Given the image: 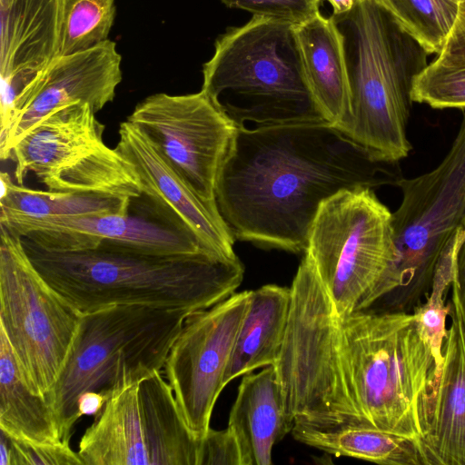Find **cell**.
Masks as SVG:
<instances>
[{"label":"cell","mask_w":465,"mask_h":465,"mask_svg":"<svg viewBox=\"0 0 465 465\" xmlns=\"http://www.w3.org/2000/svg\"><path fill=\"white\" fill-rule=\"evenodd\" d=\"M191 312L119 305L82 316L69 357L45 396L62 440L70 442L80 419L77 401L88 391L109 395L163 370L169 351Z\"/></svg>","instance_id":"8992f818"},{"label":"cell","mask_w":465,"mask_h":465,"mask_svg":"<svg viewBox=\"0 0 465 465\" xmlns=\"http://www.w3.org/2000/svg\"><path fill=\"white\" fill-rule=\"evenodd\" d=\"M201 442L161 370L113 391L77 453L83 465H199Z\"/></svg>","instance_id":"8fae6325"},{"label":"cell","mask_w":465,"mask_h":465,"mask_svg":"<svg viewBox=\"0 0 465 465\" xmlns=\"http://www.w3.org/2000/svg\"><path fill=\"white\" fill-rule=\"evenodd\" d=\"M292 433L301 443L335 456L386 465H428L420 442L365 424L316 428L294 422Z\"/></svg>","instance_id":"603a6c76"},{"label":"cell","mask_w":465,"mask_h":465,"mask_svg":"<svg viewBox=\"0 0 465 465\" xmlns=\"http://www.w3.org/2000/svg\"><path fill=\"white\" fill-rule=\"evenodd\" d=\"M438 61L465 64V0H460L454 25Z\"/></svg>","instance_id":"d6a6232c"},{"label":"cell","mask_w":465,"mask_h":465,"mask_svg":"<svg viewBox=\"0 0 465 465\" xmlns=\"http://www.w3.org/2000/svg\"><path fill=\"white\" fill-rule=\"evenodd\" d=\"M451 303L441 372L421 440L428 465H465V331L454 291Z\"/></svg>","instance_id":"d6986e66"},{"label":"cell","mask_w":465,"mask_h":465,"mask_svg":"<svg viewBox=\"0 0 465 465\" xmlns=\"http://www.w3.org/2000/svg\"><path fill=\"white\" fill-rule=\"evenodd\" d=\"M12 0H0V7H7L11 4Z\"/></svg>","instance_id":"74e56055"},{"label":"cell","mask_w":465,"mask_h":465,"mask_svg":"<svg viewBox=\"0 0 465 465\" xmlns=\"http://www.w3.org/2000/svg\"><path fill=\"white\" fill-rule=\"evenodd\" d=\"M333 328L361 422L421 444L440 374L413 313L334 311Z\"/></svg>","instance_id":"3957f363"},{"label":"cell","mask_w":465,"mask_h":465,"mask_svg":"<svg viewBox=\"0 0 465 465\" xmlns=\"http://www.w3.org/2000/svg\"><path fill=\"white\" fill-rule=\"evenodd\" d=\"M21 240L41 276L82 315L119 305L193 313L230 297L244 275L238 257L204 252L155 254L106 241L94 249L56 252Z\"/></svg>","instance_id":"7a4b0ae2"},{"label":"cell","mask_w":465,"mask_h":465,"mask_svg":"<svg viewBox=\"0 0 465 465\" xmlns=\"http://www.w3.org/2000/svg\"><path fill=\"white\" fill-rule=\"evenodd\" d=\"M251 291L188 315L166 359L163 372L181 413L199 439L210 429L215 402L247 309Z\"/></svg>","instance_id":"5bb4252c"},{"label":"cell","mask_w":465,"mask_h":465,"mask_svg":"<svg viewBox=\"0 0 465 465\" xmlns=\"http://www.w3.org/2000/svg\"><path fill=\"white\" fill-rule=\"evenodd\" d=\"M0 217L41 219L129 212L132 199L108 194L40 191L15 183L1 172ZM134 199V198H133Z\"/></svg>","instance_id":"d4e9b609"},{"label":"cell","mask_w":465,"mask_h":465,"mask_svg":"<svg viewBox=\"0 0 465 465\" xmlns=\"http://www.w3.org/2000/svg\"><path fill=\"white\" fill-rule=\"evenodd\" d=\"M398 163L372 154L325 121L240 126L216 186L234 239L305 252L322 203L340 191L398 185Z\"/></svg>","instance_id":"6da1fadb"},{"label":"cell","mask_w":465,"mask_h":465,"mask_svg":"<svg viewBox=\"0 0 465 465\" xmlns=\"http://www.w3.org/2000/svg\"><path fill=\"white\" fill-rule=\"evenodd\" d=\"M452 291L457 293L465 331V215L452 248Z\"/></svg>","instance_id":"836d02e7"},{"label":"cell","mask_w":465,"mask_h":465,"mask_svg":"<svg viewBox=\"0 0 465 465\" xmlns=\"http://www.w3.org/2000/svg\"><path fill=\"white\" fill-rule=\"evenodd\" d=\"M0 465H13L12 439L0 430Z\"/></svg>","instance_id":"d590c367"},{"label":"cell","mask_w":465,"mask_h":465,"mask_svg":"<svg viewBox=\"0 0 465 465\" xmlns=\"http://www.w3.org/2000/svg\"><path fill=\"white\" fill-rule=\"evenodd\" d=\"M126 120L146 135L200 199L217 206L218 179L240 126L202 90L182 95L152 94Z\"/></svg>","instance_id":"4fadbf2b"},{"label":"cell","mask_w":465,"mask_h":465,"mask_svg":"<svg viewBox=\"0 0 465 465\" xmlns=\"http://www.w3.org/2000/svg\"><path fill=\"white\" fill-rule=\"evenodd\" d=\"M294 28L312 96L324 121L341 131L351 114L341 35L320 12Z\"/></svg>","instance_id":"44dd1931"},{"label":"cell","mask_w":465,"mask_h":465,"mask_svg":"<svg viewBox=\"0 0 465 465\" xmlns=\"http://www.w3.org/2000/svg\"><path fill=\"white\" fill-rule=\"evenodd\" d=\"M0 228V329L26 385L45 397L65 365L83 315L37 272L21 237Z\"/></svg>","instance_id":"7c38bea8"},{"label":"cell","mask_w":465,"mask_h":465,"mask_svg":"<svg viewBox=\"0 0 465 465\" xmlns=\"http://www.w3.org/2000/svg\"><path fill=\"white\" fill-rule=\"evenodd\" d=\"M116 149L134 166L143 194L185 224L209 253L236 258L234 237L218 207L200 199L146 135L128 120L118 130Z\"/></svg>","instance_id":"ac0fdd59"},{"label":"cell","mask_w":465,"mask_h":465,"mask_svg":"<svg viewBox=\"0 0 465 465\" xmlns=\"http://www.w3.org/2000/svg\"><path fill=\"white\" fill-rule=\"evenodd\" d=\"M446 294L442 291L431 289L427 298L412 311L419 331L431 349L440 374L448 334L447 318L452 310L451 301L445 303Z\"/></svg>","instance_id":"f1b7e54d"},{"label":"cell","mask_w":465,"mask_h":465,"mask_svg":"<svg viewBox=\"0 0 465 465\" xmlns=\"http://www.w3.org/2000/svg\"><path fill=\"white\" fill-rule=\"evenodd\" d=\"M228 7L243 9L253 15L302 24L319 13L322 0H222Z\"/></svg>","instance_id":"f546056e"},{"label":"cell","mask_w":465,"mask_h":465,"mask_svg":"<svg viewBox=\"0 0 465 465\" xmlns=\"http://www.w3.org/2000/svg\"><path fill=\"white\" fill-rule=\"evenodd\" d=\"M64 0H12L1 8L0 114L60 56Z\"/></svg>","instance_id":"e0dca14e"},{"label":"cell","mask_w":465,"mask_h":465,"mask_svg":"<svg viewBox=\"0 0 465 465\" xmlns=\"http://www.w3.org/2000/svg\"><path fill=\"white\" fill-rule=\"evenodd\" d=\"M115 0H64L60 55L94 47L108 40Z\"/></svg>","instance_id":"4316f807"},{"label":"cell","mask_w":465,"mask_h":465,"mask_svg":"<svg viewBox=\"0 0 465 465\" xmlns=\"http://www.w3.org/2000/svg\"><path fill=\"white\" fill-rule=\"evenodd\" d=\"M331 17L341 35L351 92V114L341 132L376 160L399 163L411 150V89L429 54L374 0H355Z\"/></svg>","instance_id":"277c9868"},{"label":"cell","mask_w":465,"mask_h":465,"mask_svg":"<svg viewBox=\"0 0 465 465\" xmlns=\"http://www.w3.org/2000/svg\"><path fill=\"white\" fill-rule=\"evenodd\" d=\"M429 54H440L458 14L460 0H374Z\"/></svg>","instance_id":"484cf974"},{"label":"cell","mask_w":465,"mask_h":465,"mask_svg":"<svg viewBox=\"0 0 465 465\" xmlns=\"http://www.w3.org/2000/svg\"><path fill=\"white\" fill-rule=\"evenodd\" d=\"M304 253L340 317L367 310L401 285L392 213L370 187L340 191L322 203Z\"/></svg>","instance_id":"52a82bcc"},{"label":"cell","mask_w":465,"mask_h":465,"mask_svg":"<svg viewBox=\"0 0 465 465\" xmlns=\"http://www.w3.org/2000/svg\"><path fill=\"white\" fill-rule=\"evenodd\" d=\"M13 465H83L70 443L32 444L13 438Z\"/></svg>","instance_id":"4dcf8cb0"},{"label":"cell","mask_w":465,"mask_h":465,"mask_svg":"<svg viewBox=\"0 0 465 465\" xmlns=\"http://www.w3.org/2000/svg\"><path fill=\"white\" fill-rule=\"evenodd\" d=\"M333 8L332 15L346 13L351 9L355 0H328Z\"/></svg>","instance_id":"8d00e7d4"},{"label":"cell","mask_w":465,"mask_h":465,"mask_svg":"<svg viewBox=\"0 0 465 465\" xmlns=\"http://www.w3.org/2000/svg\"><path fill=\"white\" fill-rule=\"evenodd\" d=\"M292 302L291 287L266 284L251 291L224 379L274 365L284 341Z\"/></svg>","instance_id":"7402d4cb"},{"label":"cell","mask_w":465,"mask_h":465,"mask_svg":"<svg viewBox=\"0 0 465 465\" xmlns=\"http://www.w3.org/2000/svg\"><path fill=\"white\" fill-rule=\"evenodd\" d=\"M203 74L202 91L238 126L324 121L291 23L253 15L229 28Z\"/></svg>","instance_id":"5b68a950"},{"label":"cell","mask_w":465,"mask_h":465,"mask_svg":"<svg viewBox=\"0 0 465 465\" xmlns=\"http://www.w3.org/2000/svg\"><path fill=\"white\" fill-rule=\"evenodd\" d=\"M199 465H242L238 440L229 427L208 430L202 438Z\"/></svg>","instance_id":"1f68e13d"},{"label":"cell","mask_w":465,"mask_h":465,"mask_svg":"<svg viewBox=\"0 0 465 465\" xmlns=\"http://www.w3.org/2000/svg\"><path fill=\"white\" fill-rule=\"evenodd\" d=\"M242 465H270L274 444L292 431L273 366L245 375L229 416Z\"/></svg>","instance_id":"ffe728a7"},{"label":"cell","mask_w":465,"mask_h":465,"mask_svg":"<svg viewBox=\"0 0 465 465\" xmlns=\"http://www.w3.org/2000/svg\"><path fill=\"white\" fill-rule=\"evenodd\" d=\"M95 114L75 103L36 124L12 149L16 183L32 173L48 191L140 197L134 164L104 143V124Z\"/></svg>","instance_id":"30bf717a"},{"label":"cell","mask_w":465,"mask_h":465,"mask_svg":"<svg viewBox=\"0 0 465 465\" xmlns=\"http://www.w3.org/2000/svg\"><path fill=\"white\" fill-rule=\"evenodd\" d=\"M411 99L435 109H465V64H428L414 78Z\"/></svg>","instance_id":"83f0119b"},{"label":"cell","mask_w":465,"mask_h":465,"mask_svg":"<svg viewBox=\"0 0 465 465\" xmlns=\"http://www.w3.org/2000/svg\"><path fill=\"white\" fill-rule=\"evenodd\" d=\"M121 62L110 39L56 57L17 98L8 133L0 142L1 159H10L13 147L52 112L82 103L97 113L112 102L123 77Z\"/></svg>","instance_id":"9a60e30c"},{"label":"cell","mask_w":465,"mask_h":465,"mask_svg":"<svg viewBox=\"0 0 465 465\" xmlns=\"http://www.w3.org/2000/svg\"><path fill=\"white\" fill-rule=\"evenodd\" d=\"M0 226L20 237L38 230L77 232L97 243L106 241L155 254L208 252L186 225L144 194L132 199L126 213L41 219L0 217Z\"/></svg>","instance_id":"2e32d148"},{"label":"cell","mask_w":465,"mask_h":465,"mask_svg":"<svg viewBox=\"0 0 465 465\" xmlns=\"http://www.w3.org/2000/svg\"><path fill=\"white\" fill-rule=\"evenodd\" d=\"M0 430L32 444L64 441L45 397L26 385L8 339L0 329Z\"/></svg>","instance_id":"cb8c5ba5"},{"label":"cell","mask_w":465,"mask_h":465,"mask_svg":"<svg viewBox=\"0 0 465 465\" xmlns=\"http://www.w3.org/2000/svg\"><path fill=\"white\" fill-rule=\"evenodd\" d=\"M398 186L402 202L392 227L401 285L386 296V311L412 312L430 294L465 215V115L442 162L418 177H402Z\"/></svg>","instance_id":"9c48e42d"},{"label":"cell","mask_w":465,"mask_h":465,"mask_svg":"<svg viewBox=\"0 0 465 465\" xmlns=\"http://www.w3.org/2000/svg\"><path fill=\"white\" fill-rule=\"evenodd\" d=\"M108 396L102 392L88 391L83 393L77 401L79 418L83 416H95L104 408Z\"/></svg>","instance_id":"e575fe53"},{"label":"cell","mask_w":465,"mask_h":465,"mask_svg":"<svg viewBox=\"0 0 465 465\" xmlns=\"http://www.w3.org/2000/svg\"><path fill=\"white\" fill-rule=\"evenodd\" d=\"M287 330L273 366L292 421L316 428L361 423L334 334V308L308 253L292 281Z\"/></svg>","instance_id":"ba28073f"}]
</instances>
